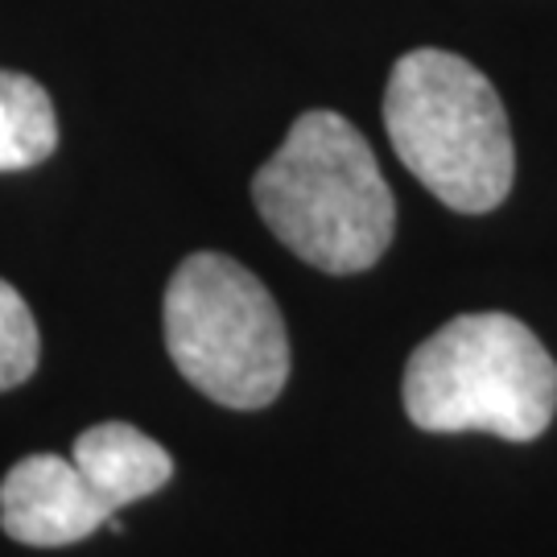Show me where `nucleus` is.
I'll list each match as a JSON object with an SVG mask.
<instances>
[{
    "instance_id": "f257e3e1",
    "label": "nucleus",
    "mask_w": 557,
    "mask_h": 557,
    "mask_svg": "<svg viewBox=\"0 0 557 557\" xmlns=\"http://www.w3.org/2000/svg\"><path fill=\"white\" fill-rule=\"evenodd\" d=\"M260 220L322 273L372 269L397 232V199L372 145L338 112H301L252 178Z\"/></svg>"
},
{
    "instance_id": "f03ea898",
    "label": "nucleus",
    "mask_w": 557,
    "mask_h": 557,
    "mask_svg": "<svg viewBox=\"0 0 557 557\" xmlns=\"http://www.w3.org/2000/svg\"><path fill=\"white\" fill-rule=\"evenodd\" d=\"M384 128L400 165L450 211L487 215L508 199L517 149L492 79L450 50L400 54L384 87Z\"/></svg>"
},
{
    "instance_id": "7ed1b4c3",
    "label": "nucleus",
    "mask_w": 557,
    "mask_h": 557,
    "mask_svg": "<svg viewBox=\"0 0 557 557\" xmlns=\"http://www.w3.org/2000/svg\"><path fill=\"white\" fill-rule=\"evenodd\" d=\"M400 400L425 434L533 442L557 413V363L512 314H458L409 356Z\"/></svg>"
},
{
    "instance_id": "20e7f679",
    "label": "nucleus",
    "mask_w": 557,
    "mask_h": 557,
    "mask_svg": "<svg viewBox=\"0 0 557 557\" xmlns=\"http://www.w3.org/2000/svg\"><path fill=\"white\" fill-rule=\"evenodd\" d=\"M165 351L199 393L264 409L289 380V335L264 281L223 252H195L165 285Z\"/></svg>"
},
{
    "instance_id": "39448f33",
    "label": "nucleus",
    "mask_w": 557,
    "mask_h": 557,
    "mask_svg": "<svg viewBox=\"0 0 557 557\" xmlns=\"http://www.w3.org/2000/svg\"><path fill=\"white\" fill-rule=\"evenodd\" d=\"M116 512H108L87 479L79 475L75 458L29 455L0 483V529L4 537L34 545V549H62L91 537Z\"/></svg>"
},
{
    "instance_id": "423d86ee",
    "label": "nucleus",
    "mask_w": 557,
    "mask_h": 557,
    "mask_svg": "<svg viewBox=\"0 0 557 557\" xmlns=\"http://www.w3.org/2000/svg\"><path fill=\"white\" fill-rule=\"evenodd\" d=\"M75 467L87 487L108 504V512L153 496L174 479L170 450L128 421H100L83 430L75 438Z\"/></svg>"
},
{
    "instance_id": "0eeeda50",
    "label": "nucleus",
    "mask_w": 557,
    "mask_h": 557,
    "mask_svg": "<svg viewBox=\"0 0 557 557\" xmlns=\"http://www.w3.org/2000/svg\"><path fill=\"white\" fill-rule=\"evenodd\" d=\"M59 149V116L46 87L21 71H0V174L41 165Z\"/></svg>"
},
{
    "instance_id": "6e6552de",
    "label": "nucleus",
    "mask_w": 557,
    "mask_h": 557,
    "mask_svg": "<svg viewBox=\"0 0 557 557\" xmlns=\"http://www.w3.org/2000/svg\"><path fill=\"white\" fill-rule=\"evenodd\" d=\"M41 356V338L34 310L25 306L9 281H0V393L17 388L34 376Z\"/></svg>"
}]
</instances>
